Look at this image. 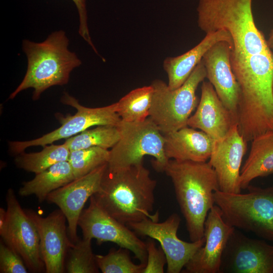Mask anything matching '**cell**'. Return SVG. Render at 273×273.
Returning a JSON list of instances; mask_svg holds the SVG:
<instances>
[{
	"instance_id": "28",
	"label": "cell",
	"mask_w": 273,
	"mask_h": 273,
	"mask_svg": "<svg viewBox=\"0 0 273 273\" xmlns=\"http://www.w3.org/2000/svg\"><path fill=\"white\" fill-rule=\"evenodd\" d=\"M28 271L21 256L1 239L0 242V272L27 273Z\"/></svg>"
},
{
	"instance_id": "27",
	"label": "cell",
	"mask_w": 273,
	"mask_h": 273,
	"mask_svg": "<svg viewBox=\"0 0 273 273\" xmlns=\"http://www.w3.org/2000/svg\"><path fill=\"white\" fill-rule=\"evenodd\" d=\"M99 269L103 273H142L145 264H135L131 259L130 251L120 247L111 249L105 255H96Z\"/></svg>"
},
{
	"instance_id": "15",
	"label": "cell",
	"mask_w": 273,
	"mask_h": 273,
	"mask_svg": "<svg viewBox=\"0 0 273 273\" xmlns=\"http://www.w3.org/2000/svg\"><path fill=\"white\" fill-rule=\"evenodd\" d=\"M247 143L240 133L237 124L222 139L214 141L208 162L216 173L220 191L241 193L240 168L247 151Z\"/></svg>"
},
{
	"instance_id": "1",
	"label": "cell",
	"mask_w": 273,
	"mask_h": 273,
	"mask_svg": "<svg viewBox=\"0 0 273 273\" xmlns=\"http://www.w3.org/2000/svg\"><path fill=\"white\" fill-rule=\"evenodd\" d=\"M156 185L143 162L114 169L107 166L93 196L107 212L126 225L146 218L158 221V211L151 213Z\"/></svg>"
},
{
	"instance_id": "13",
	"label": "cell",
	"mask_w": 273,
	"mask_h": 273,
	"mask_svg": "<svg viewBox=\"0 0 273 273\" xmlns=\"http://www.w3.org/2000/svg\"><path fill=\"white\" fill-rule=\"evenodd\" d=\"M107 163L88 174L75 178L51 192L46 200L58 206L66 216L69 238L74 244L78 240L77 228L79 216L87 200L99 190Z\"/></svg>"
},
{
	"instance_id": "29",
	"label": "cell",
	"mask_w": 273,
	"mask_h": 273,
	"mask_svg": "<svg viewBox=\"0 0 273 273\" xmlns=\"http://www.w3.org/2000/svg\"><path fill=\"white\" fill-rule=\"evenodd\" d=\"M147 262L142 273H163L167 264L165 254L161 247H157L154 239L149 238L146 242Z\"/></svg>"
},
{
	"instance_id": "4",
	"label": "cell",
	"mask_w": 273,
	"mask_h": 273,
	"mask_svg": "<svg viewBox=\"0 0 273 273\" xmlns=\"http://www.w3.org/2000/svg\"><path fill=\"white\" fill-rule=\"evenodd\" d=\"M247 193H214L215 204L224 220L235 228L273 241V187L249 185Z\"/></svg>"
},
{
	"instance_id": "25",
	"label": "cell",
	"mask_w": 273,
	"mask_h": 273,
	"mask_svg": "<svg viewBox=\"0 0 273 273\" xmlns=\"http://www.w3.org/2000/svg\"><path fill=\"white\" fill-rule=\"evenodd\" d=\"M92 240H79L68 250L65 265L67 273H97L99 269L93 252Z\"/></svg>"
},
{
	"instance_id": "2",
	"label": "cell",
	"mask_w": 273,
	"mask_h": 273,
	"mask_svg": "<svg viewBox=\"0 0 273 273\" xmlns=\"http://www.w3.org/2000/svg\"><path fill=\"white\" fill-rule=\"evenodd\" d=\"M163 172L171 178L176 200L192 242L204 237V223L219 190L216 173L208 162L169 159Z\"/></svg>"
},
{
	"instance_id": "30",
	"label": "cell",
	"mask_w": 273,
	"mask_h": 273,
	"mask_svg": "<svg viewBox=\"0 0 273 273\" xmlns=\"http://www.w3.org/2000/svg\"><path fill=\"white\" fill-rule=\"evenodd\" d=\"M77 9L79 16L78 33L80 36L89 45L93 51L97 54L99 53L94 44L88 26L86 0H72Z\"/></svg>"
},
{
	"instance_id": "7",
	"label": "cell",
	"mask_w": 273,
	"mask_h": 273,
	"mask_svg": "<svg viewBox=\"0 0 273 273\" xmlns=\"http://www.w3.org/2000/svg\"><path fill=\"white\" fill-rule=\"evenodd\" d=\"M61 101L64 104L76 108V114L62 118L61 126L40 138L26 141L9 142V150L12 153L18 155L30 147H43L52 144L58 140L72 137L94 126H118L121 121L116 112V103L102 107H86L67 93L62 96Z\"/></svg>"
},
{
	"instance_id": "12",
	"label": "cell",
	"mask_w": 273,
	"mask_h": 273,
	"mask_svg": "<svg viewBox=\"0 0 273 273\" xmlns=\"http://www.w3.org/2000/svg\"><path fill=\"white\" fill-rule=\"evenodd\" d=\"M35 224L39 238L41 256L47 273H63L69 249L74 245L66 226L67 219L60 209L43 217L32 210H25Z\"/></svg>"
},
{
	"instance_id": "14",
	"label": "cell",
	"mask_w": 273,
	"mask_h": 273,
	"mask_svg": "<svg viewBox=\"0 0 273 273\" xmlns=\"http://www.w3.org/2000/svg\"><path fill=\"white\" fill-rule=\"evenodd\" d=\"M235 228L223 219L214 205L204 223L205 243L187 263L185 273H219L221 258L228 240Z\"/></svg>"
},
{
	"instance_id": "16",
	"label": "cell",
	"mask_w": 273,
	"mask_h": 273,
	"mask_svg": "<svg viewBox=\"0 0 273 273\" xmlns=\"http://www.w3.org/2000/svg\"><path fill=\"white\" fill-rule=\"evenodd\" d=\"M232 48V44L226 41H219L205 54L202 61L206 71V78L238 122L239 86L230 62Z\"/></svg>"
},
{
	"instance_id": "31",
	"label": "cell",
	"mask_w": 273,
	"mask_h": 273,
	"mask_svg": "<svg viewBox=\"0 0 273 273\" xmlns=\"http://www.w3.org/2000/svg\"><path fill=\"white\" fill-rule=\"evenodd\" d=\"M267 44L271 50H273V28L270 30L268 39L266 40Z\"/></svg>"
},
{
	"instance_id": "3",
	"label": "cell",
	"mask_w": 273,
	"mask_h": 273,
	"mask_svg": "<svg viewBox=\"0 0 273 273\" xmlns=\"http://www.w3.org/2000/svg\"><path fill=\"white\" fill-rule=\"evenodd\" d=\"M69 38L62 30L52 32L41 42L23 40L22 48L27 59V70L9 99L31 88L32 99L36 101L49 87L67 84L71 72L82 63L76 53L69 49Z\"/></svg>"
},
{
	"instance_id": "8",
	"label": "cell",
	"mask_w": 273,
	"mask_h": 273,
	"mask_svg": "<svg viewBox=\"0 0 273 273\" xmlns=\"http://www.w3.org/2000/svg\"><path fill=\"white\" fill-rule=\"evenodd\" d=\"M82 238L97 240V244L110 242L128 249L141 263L146 264L147 252L146 242L127 225L119 221L107 212L95 200L89 198L87 208L83 209L78 221Z\"/></svg>"
},
{
	"instance_id": "26",
	"label": "cell",
	"mask_w": 273,
	"mask_h": 273,
	"mask_svg": "<svg viewBox=\"0 0 273 273\" xmlns=\"http://www.w3.org/2000/svg\"><path fill=\"white\" fill-rule=\"evenodd\" d=\"M109 157L110 150L95 147L70 151L68 161L77 178L107 163Z\"/></svg>"
},
{
	"instance_id": "9",
	"label": "cell",
	"mask_w": 273,
	"mask_h": 273,
	"mask_svg": "<svg viewBox=\"0 0 273 273\" xmlns=\"http://www.w3.org/2000/svg\"><path fill=\"white\" fill-rule=\"evenodd\" d=\"M8 219L0 231L1 239L21 256L29 271H46L42 259L39 238L32 220L21 206L14 191L10 189L6 195Z\"/></svg>"
},
{
	"instance_id": "20",
	"label": "cell",
	"mask_w": 273,
	"mask_h": 273,
	"mask_svg": "<svg viewBox=\"0 0 273 273\" xmlns=\"http://www.w3.org/2000/svg\"><path fill=\"white\" fill-rule=\"evenodd\" d=\"M271 174H273V132H268L252 141L249 154L240 171L241 188L247 189L255 178Z\"/></svg>"
},
{
	"instance_id": "5",
	"label": "cell",
	"mask_w": 273,
	"mask_h": 273,
	"mask_svg": "<svg viewBox=\"0 0 273 273\" xmlns=\"http://www.w3.org/2000/svg\"><path fill=\"white\" fill-rule=\"evenodd\" d=\"M205 78L206 71L202 60L183 84L176 89H170L160 79L152 82L154 94L149 117L163 134L188 126V120L198 103L196 90Z\"/></svg>"
},
{
	"instance_id": "11",
	"label": "cell",
	"mask_w": 273,
	"mask_h": 273,
	"mask_svg": "<svg viewBox=\"0 0 273 273\" xmlns=\"http://www.w3.org/2000/svg\"><path fill=\"white\" fill-rule=\"evenodd\" d=\"M273 273V245L236 230L231 235L219 273Z\"/></svg>"
},
{
	"instance_id": "24",
	"label": "cell",
	"mask_w": 273,
	"mask_h": 273,
	"mask_svg": "<svg viewBox=\"0 0 273 273\" xmlns=\"http://www.w3.org/2000/svg\"><path fill=\"white\" fill-rule=\"evenodd\" d=\"M120 138L118 126L99 125L86 129L79 134L66 140L65 144L70 151L99 147L107 149L112 148Z\"/></svg>"
},
{
	"instance_id": "18",
	"label": "cell",
	"mask_w": 273,
	"mask_h": 273,
	"mask_svg": "<svg viewBox=\"0 0 273 273\" xmlns=\"http://www.w3.org/2000/svg\"><path fill=\"white\" fill-rule=\"evenodd\" d=\"M163 135L169 159L206 162L210 157L214 140L202 131L187 126Z\"/></svg>"
},
{
	"instance_id": "19",
	"label": "cell",
	"mask_w": 273,
	"mask_h": 273,
	"mask_svg": "<svg viewBox=\"0 0 273 273\" xmlns=\"http://www.w3.org/2000/svg\"><path fill=\"white\" fill-rule=\"evenodd\" d=\"M220 41H226L233 46L229 32L219 30L206 34L197 45L186 53L176 57L165 58L163 67L167 75L169 88L173 90L182 85L201 61L205 54L214 44Z\"/></svg>"
},
{
	"instance_id": "23",
	"label": "cell",
	"mask_w": 273,
	"mask_h": 273,
	"mask_svg": "<svg viewBox=\"0 0 273 273\" xmlns=\"http://www.w3.org/2000/svg\"><path fill=\"white\" fill-rule=\"evenodd\" d=\"M70 151L65 144H51L43 146L40 152L18 154L15 159L17 166L26 171L37 174L54 164L68 161Z\"/></svg>"
},
{
	"instance_id": "22",
	"label": "cell",
	"mask_w": 273,
	"mask_h": 273,
	"mask_svg": "<svg viewBox=\"0 0 273 273\" xmlns=\"http://www.w3.org/2000/svg\"><path fill=\"white\" fill-rule=\"evenodd\" d=\"M154 88L151 84L135 88L116 102V112L123 121L140 122L149 117Z\"/></svg>"
},
{
	"instance_id": "6",
	"label": "cell",
	"mask_w": 273,
	"mask_h": 273,
	"mask_svg": "<svg viewBox=\"0 0 273 273\" xmlns=\"http://www.w3.org/2000/svg\"><path fill=\"white\" fill-rule=\"evenodd\" d=\"M118 128L120 138L110 150L107 167L111 169L127 167L143 162L145 156L154 158L152 166L163 172L169 159L164 151V137L149 117L140 122L121 121Z\"/></svg>"
},
{
	"instance_id": "21",
	"label": "cell",
	"mask_w": 273,
	"mask_h": 273,
	"mask_svg": "<svg viewBox=\"0 0 273 273\" xmlns=\"http://www.w3.org/2000/svg\"><path fill=\"white\" fill-rule=\"evenodd\" d=\"M75 179L69 161L60 162L36 174L31 180L24 182L19 194L22 197L34 195L42 203L51 192Z\"/></svg>"
},
{
	"instance_id": "10",
	"label": "cell",
	"mask_w": 273,
	"mask_h": 273,
	"mask_svg": "<svg viewBox=\"0 0 273 273\" xmlns=\"http://www.w3.org/2000/svg\"><path fill=\"white\" fill-rule=\"evenodd\" d=\"M180 222L179 216L173 213L161 222L146 218L127 225L138 236H147L159 242L166 257V272L179 273L205 243L204 237L191 242L180 239L177 235Z\"/></svg>"
},
{
	"instance_id": "17",
	"label": "cell",
	"mask_w": 273,
	"mask_h": 273,
	"mask_svg": "<svg viewBox=\"0 0 273 273\" xmlns=\"http://www.w3.org/2000/svg\"><path fill=\"white\" fill-rule=\"evenodd\" d=\"M201 95L195 113L190 116L187 125L198 128L214 141L222 139L237 120L224 105L218 97L213 86L203 81Z\"/></svg>"
}]
</instances>
